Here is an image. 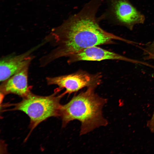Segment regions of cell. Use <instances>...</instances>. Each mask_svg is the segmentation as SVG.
<instances>
[{"label":"cell","instance_id":"obj_1","mask_svg":"<svg viewBox=\"0 0 154 154\" xmlns=\"http://www.w3.org/2000/svg\"><path fill=\"white\" fill-rule=\"evenodd\" d=\"M104 0H91L79 12L52 30L44 40L50 42L55 48L40 59L43 66L89 47L114 43V40L133 43V41L105 31L100 26V19L96 14Z\"/></svg>","mask_w":154,"mask_h":154},{"label":"cell","instance_id":"obj_11","mask_svg":"<svg viewBox=\"0 0 154 154\" xmlns=\"http://www.w3.org/2000/svg\"><path fill=\"white\" fill-rule=\"evenodd\" d=\"M147 59H152L154 60V56H148L147 57Z\"/></svg>","mask_w":154,"mask_h":154},{"label":"cell","instance_id":"obj_7","mask_svg":"<svg viewBox=\"0 0 154 154\" xmlns=\"http://www.w3.org/2000/svg\"><path fill=\"white\" fill-rule=\"evenodd\" d=\"M44 44L43 42L20 54L9 55L1 58L0 62V82L7 79L25 66L30 65L34 58V56L32 55L33 53Z\"/></svg>","mask_w":154,"mask_h":154},{"label":"cell","instance_id":"obj_2","mask_svg":"<svg viewBox=\"0 0 154 154\" xmlns=\"http://www.w3.org/2000/svg\"><path fill=\"white\" fill-rule=\"evenodd\" d=\"M96 86L88 87L86 91L74 96L67 103L61 105L59 116L62 126L72 121L78 120L81 123L80 134L83 135L107 124V121L102 113L107 100L95 92Z\"/></svg>","mask_w":154,"mask_h":154},{"label":"cell","instance_id":"obj_9","mask_svg":"<svg viewBox=\"0 0 154 154\" xmlns=\"http://www.w3.org/2000/svg\"><path fill=\"white\" fill-rule=\"evenodd\" d=\"M146 54L148 56H154V39L153 42L145 50Z\"/></svg>","mask_w":154,"mask_h":154},{"label":"cell","instance_id":"obj_8","mask_svg":"<svg viewBox=\"0 0 154 154\" xmlns=\"http://www.w3.org/2000/svg\"><path fill=\"white\" fill-rule=\"evenodd\" d=\"M27 65L5 81L1 82L0 93L5 95L12 94L23 98L31 91L28 84V70Z\"/></svg>","mask_w":154,"mask_h":154},{"label":"cell","instance_id":"obj_3","mask_svg":"<svg viewBox=\"0 0 154 154\" xmlns=\"http://www.w3.org/2000/svg\"><path fill=\"white\" fill-rule=\"evenodd\" d=\"M59 90L57 89L54 93L47 96L36 95L31 92L23 98L21 102L15 104L13 109L22 111L29 116L30 120V127L32 130L48 118L59 116L61 105L60 101L66 93L64 92L59 94Z\"/></svg>","mask_w":154,"mask_h":154},{"label":"cell","instance_id":"obj_4","mask_svg":"<svg viewBox=\"0 0 154 154\" xmlns=\"http://www.w3.org/2000/svg\"><path fill=\"white\" fill-rule=\"evenodd\" d=\"M108 9L106 15L115 25L131 31L134 26L143 24L144 15L129 0H107Z\"/></svg>","mask_w":154,"mask_h":154},{"label":"cell","instance_id":"obj_5","mask_svg":"<svg viewBox=\"0 0 154 154\" xmlns=\"http://www.w3.org/2000/svg\"><path fill=\"white\" fill-rule=\"evenodd\" d=\"M100 76L79 72L72 74L46 78L48 85L57 86L59 89L64 88L65 93H71L82 88L98 85L100 81Z\"/></svg>","mask_w":154,"mask_h":154},{"label":"cell","instance_id":"obj_10","mask_svg":"<svg viewBox=\"0 0 154 154\" xmlns=\"http://www.w3.org/2000/svg\"><path fill=\"white\" fill-rule=\"evenodd\" d=\"M147 125L150 131L154 132V112L151 118L147 122Z\"/></svg>","mask_w":154,"mask_h":154},{"label":"cell","instance_id":"obj_6","mask_svg":"<svg viewBox=\"0 0 154 154\" xmlns=\"http://www.w3.org/2000/svg\"><path fill=\"white\" fill-rule=\"evenodd\" d=\"M68 57V63L79 61H100L105 60H114L124 61L145 66L147 65V63L146 62L130 58L97 46L86 48Z\"/></svg>","mask_w":154,"mask_h":154}]
</instances>
